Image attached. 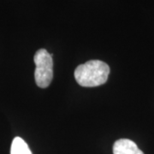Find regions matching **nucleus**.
I'll use <instances>...</instances> for the list:
<instances>
[{"label": "nucleus", "mask_w": 154, "mask_h": 154, "mask_svg": "<svg viewBox=\"0 0 154 154\" xmlns=\"http://www.w3.org/2000/svg\"><path fill=\"white\" fill-rule=\"evenodd\" d=\"M110 74V67L99 60H91L81 64L75 70V78L82 87L93 88L105 84Z\"/></svg>", "instance_id": "1"}, {"label": "nucleus", "mask_w": 154, "mask_h": 154, "mask_svg": "<svg viewBox=\"0 0 154 154\" xmlns=\"http://www.w3.org/2000/svg\"><path fill=\"white\" fill-rule=\"evenodd\" d=\"M51 56L45 49H39L34 55L33 60L36 65L34 78L38 88H47L51 82L53 77V61Z\"/></svg>", "instance_id": "2"}, {"label": "nucleus", "mask_w": 154, "mask_h": 154, "mask_svg": "<svg viewBox=\"0 0 154 154\" xmlns=\"http://www.w3.org/2000/svg\"><path fill=\"white\" fill-rule=\"evenodd\" d=\"M113 154H144L137 145L128 139H120L113 145Z\"/></svg>", "instance_id": "3"}, {"label": "nucleus", "mask_w": 154, "mask_h": 154, "mask_svg": "<svg viewBox=\"0 0 154 154\" xmlns=\"http://www.w3.org/2000/svg\"><path fill=\"white\" fill-rule=\"evenodd\" d=\"M11 154H32V152L24 140L16 137L11 144Z\"/></svg>", "instance_id": "4"}]
</instances>
